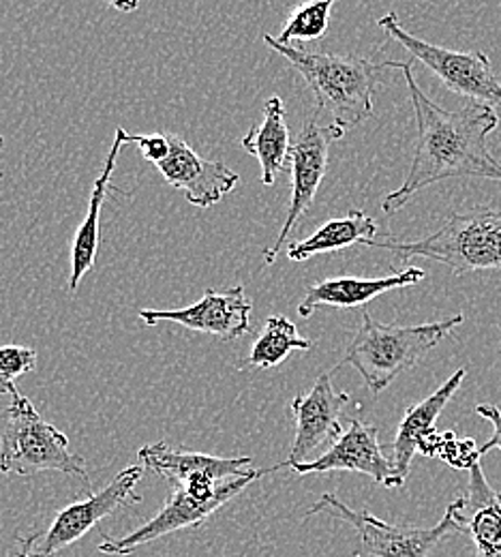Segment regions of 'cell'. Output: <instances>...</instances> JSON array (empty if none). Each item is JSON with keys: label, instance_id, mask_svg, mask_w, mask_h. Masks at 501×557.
<instances>
[{"label": "cell", "instance_id": "obj_10", "mask_svg": "<svg viewBox=\"0 0 501 557\" xmlns=\"http://www.w3.org/2000/svg\"><path fill=\"white\" fill-rule=\"evenodd\" d=\"M346 136L337 125H320L317 116H313L300 129L298 138L291 141L289 150V172H291V196L287 207L286 221L273 247L264 251V262L271 267L279 253L286 249L289 234L298 225L300 216L311 209L315 194L328 170V152L330 144Z\"/></svg>", "mask_w": 501, "mask_h": 557}, {"label": "cell", "instance_id": "obj_6", "mask_svg": "<svg viewBox=\"0 0 501 557\" xmlns=\"http://www.w3.org/2000/svg\"><path fill=\"white\" fill-rule=\"evenodd\" d=\"M326 512L350 523L359 536L354 557H429L430 552L450 534H461L463 525L456 519V504L446 508V515L433 528L394 525L381 521L368 510H354L335 493H324L306 512V517Z\"/></svg>", "mask_w": 501, "mask_h": 557}, {"label": "cell", "instance_id": "obj_25", "mask_svg": "<svg viewBox=\"0 0 501 557\" xmlns=\"http://www.w3.org/2000/svg\"><path fill=\"white\" fill-rule=\"evenodd\" d=\"M127 144H136L140 148L143 159L152 165L161 163L170 152V138L163 134H152V136H129L127 134Z\"/></svg>", "mask_w": 501, "mask_h": 557}, {"label": "cell", "instance_id": "obj_8", "mask_svg": "<svg viewBox=\"0 0 501 557\" xmlns=\"http://www.w3.org/2000/svg\"><path fill=\"white\" fill-rule=\"evenodd\" d=\"M268 472L271 470H253L245 476H238L218 485L213 491L172 487V493L167 495L163 508L148 523H143L123 539H112L105 534L99 545V552L105 556H131L136 549H140L152 541H159L167 534L189 530V528H200L223 504H227L231 497L242 493L253 481H258Z\"/></svg>", "mask_w": 501, "mask_h": 557}, {"label": "cell", "instance_id": "obj_16", "mask_svg": "<svg viewBox=\"0 0 501 557\" xmlns=\"http://www.w3.org/2000/svg\"><path fill=\"white\" fill-rule=\"evenodd\" d=\"M427 278V273L418 267H408L401 273L388 275V277L364 278V277H333L317 281L306 287L304 298L298 305L300 318H311L315 309L320 307H339V309H352L362 307L368 300L392 292L401 287L418 285Z\"/></svg>", "mask_w": 501, "mask_h": 557}, {"label": "cell", "instance_id": "obj_24", "mask_svg": "<svg viewBox=\"0 0 501 557\" xmlns=\"http://www.w3.org/2000/svg\"><path fill=\"white\" fill-rule=\"evenodd\" d=\"M37 351L24 346H0V395H17L15 380L35 371Z\"/></svg>", "mask_w": 501, "mask_h": 557}, {"label": "cell", "instance_id": "obj_12", "mask_svg": "<svg viewBox=\"0 0 501 557\" xmlns=\"http://www.w3.org/2000/svg\"><path fill=\"white\" fill-rule=\"evenodd\" d=\"M143 470L165 479L172 487L213 488L253 472L251 457H215L204 453H191L185 448H174L167 442H156L142 446L138 453Z\"/></svg>", "mask_w": 501, "mask_h": 557}, {"label": "cell", "instance_id": "obj_27", "mask_svg": "<svg viewBox=\"0 0 501 557\" xmlns=\"http://www.w3.org/2000/svg\"><path fill=\"white\" fill-rule=\"evenodd\" d=\"M103 2L121 13H134L140 9V0H103Z\"/></svg>", "mask_w": 501, "mask_h": 557}, {"label": "cell", "instance_id": "obj_1", "mask_svg": "<svg viewBox=\"0 0 501 557\" xmlns=\"http://www.w3.org/2000/svg\"><path fill=\"white\" fill-rule=\"evenodd\" d=\"M386 67L403 71L416 114L418 138L403 185L384 198L381 210L394 214L416 198L418 191L441 181L487 178L501 183V163L487 146V138L500 125L498 114L485 103L446 112L423 92L412 63L386 61Z\"/></svg>", "mask_w": 501, "mask_h": 557}, {"label": "cell", "instance_id": "obj_5", "mask_svg": "<svg viewBox=\"0 0 501 557\" xmlns=\"http://www.w3.org/2000/svg\"><path fill=\"white\" fill-rule=\"evenodd\" d=\"M0 472L30 476L39 472H63L77 476L90 487L86 463L70 450L63 431L37 412L30 399L20 393L11 397L0 435Z\"/></svg>", "mask_w": 501, "mask_h": 557}, {"label": "cell", "instance_id": "obj_22", "mask_svg": "<svg viewBox=\"0 0 501 557\" xmlns=\"http://www.w3.org/2000/svg\"><path fill=\"white\" fill-rule=\"evenodd\" d=\"M311 348L313 344L298 333L296 324L286 315H271L253 342L247 364L255 369H275L291 351H309Z\"/></svg>", "mask_w": 501, "mask_h": 557}, {"label": "cell", "instance_id": "obj_14", "mask_svg": "<svg viewBox=\"0 0 501 557\" xmlns=\"http://www.w3.org/2000/svg\"><path fill=\"white\" fill-rule=\"evenodd\" d=\"M251 311L253 300L247 298L245 285H236L225 292L206 289L202 300L185 309H140L138 318L146 326H154L159 322H176L189 331L218 337L221 342H234L251 331Z\"/></svg>", "mask_w": 501, "mask_h": 557}, {"label": "cell", "instance_id": "obj_17", "mask_svg": "<svg viewBox=\"0 0 501 557\" xmlns=\"http://www.w3.org/2000/svg\"><path fill=\"white\" fill-rule=\"evenodd\" d=\"M454 504L456 519L472 539L474 557H501V493L489 485L480 461L469 468L467 493Z\"/></svg>", "mask_w": 501, "mask_h": 557}, {"label": "cell", "instance_id": "obj_11", "mask_svg": "<svg viewBox=\"0 0 501 557\" xmlns=\"http://www.w3.org/2000/svg\"><path fill=\"white\" fill-rule=\"evenodd\" d=\"M296 474H328V472H359L388 488H401L405 481L397 474L392 459L384 455L379 444V431L375 424L350 420L333 446L313 461L291 468Z\"/></svg>", "mask_w": 501, "mask_h": 557}, {"label": "cell", "instance_id": "obj_19", "mask_svg": "<svg viewBox=\"0 0 501 557\" xmlns=\"http://www.w3.org/2000/svg\"><path fill=\"white\" fill-rule=\"evenodd\" d=\"M125 144H127V132L123 127H118L116 134H114V141L110 146L105 165H103L99 178L92 185L86 216L79 223V227L75 232V238H73L70 292H75L79 287V281L95 267V258H97V249H99V216H101V209H103L108 191H121L118 187L112 185V174L116 170L118 154H121V148Z\"/></svg>", "mask_w": 501, "mask_h": 557}, {"label": "cell", "instance_id": "obj_4", "mask_svg": "<svg viewBox=\"0 0 501 557\" xmlns=\"http://www.w3.org/2000/svg\"><path fill=\"white\" fill-rule=\"evenodd\" d=\"M463 320L465 318L456 313L441 322L399 326L381 324L373 320L368 311H362L359 333L348 346L341 364L356 367L368 391L373 395H379L401 373L414 369L430 349L437 348L439 342L450 335V331L461 326Z\"/></svg>", "mask_w": 501, "mask_h": 557}, {"label": "cell", "instance_id": "obj_21", "mask_svg": "<svg viewBox=\"0 0 501 557\" xmlns=\"http://www.w3.org/2000/svg\"><path fill=\"white\" fill-rule=\"evenodd\" d=\"M377 238V223L364 210H350L341 219H333L315 230L309 238L289 243L287 258L293 262H306L320 253H335L354 245H366Z\"/></svg>", "mask_w": 501, "mask_h": 557}, {"label": "cell", "instance_id": "obj_3", "mask_svg": "<svg viewBox=\"0 0 501 557\" xmlns=\"http://www.w3.org/2000/svg\"><path fill=\"white\" fill-rule=\"evenodd\" d=\"M364 247L384 249L408 262L427 258L465 275L474 271H501V209H474L452 214L437 232L421 240L373 238Z\"/></svg>", "mask_w": 501, "mask_h": 557}, {"label": "cell", "instance_id": "obj_23", "mask_svg": "<svg viewBox=\"0 0 501 557\" xmlns=\"http://www.w3.org/2000/svg\"><path fill=\"white\" fill-rule=\"evenodd\" d=\"M337 0H304L291 7L286 26L277 37L279 44L293 46V41H317L328 33L330 13Z\"/></svg>", "mask_w": 501, "mask_h": 557}, {"label": "cell", "instance_id": "obj_20", "mask_svg": "<svg viewBox=\"0 0 501 557\" xmlns=\"http://www.w3.org/2000/svg\"><path fill=\"white\" fill-rule=\"evenodd\" d=\"M240 144L251 157L258 159L262 168V183L266 187L275 185L277 176L289 170V150H291L286 106L281 97L275 95L264 103L262 125L253 127Z\"/></svg>", "mask_w": 501, "mask_h": 557}, {"label": "cell", "instance_id": "obj_9", "mask_svg": "<svg viewBox=\"0 0 501 557\" xmlns=\"http://www.w3.org/2000/svg\"><path fill=\"white\" fill-rule=\"evenodd\" d=\"M377 26L390 39L401 44L414 57V61H421L423 65H427L443 82V86L454 95L501 108V82L493 71L489 57L483 54L480 50L454 52V50L433 46L429 41H423L401 26L394 11L379 17Z\"/></svg>", "mask_w": 501, "mask_h": 557}, {"label": "cell", "instance_id": "obj_26", "mask_svg": "<svg viewBox=\"0 0 501 557\" xmlns=\"http://www.w3.org/2000/svg\"><path fill=\"white\" fill-rule=\"evenodd\" d=\"M476 414L478 417L485 418V420H489L491 424H493V435L489 437V442H485L480 448H478V457H483V455H487V453H491V450H501V410L498 406H478L476 408Z\"/></svg>", "mask_w": 501, "mask_h": 557}, {"label": "cell", "instance_id": "obj_28", "mask_svg": "<svg viewBox=\"0 0 501 557\" xmlns=\"http://www.w3.org/2000/svg\"><path fill=\"white\" fill-rule=\"evenodd\" d=\"M2 146H4V138H2V136H0V148H2ZM2 176H4V172H2V170H0V181H2Z\"/></svg>", "mask_w": 501, "mask_h": 557}, {"label": "cell", "instance_id": "obj_18", "mask_svg": "<svg viewBox=\"0 0 501 557\" xmlns=\"http://www.w3.org/2000/svg\"><path fill=\"white\" fill-rule=\"evenodd\" d=\"M465 375H467L465 367L456 369L435 393H430L427 399H423L421 404L412 406L405 412V417L397 429V437L392 442V463L397 468V474L403 481L412 470V461L416 453H421V448L437 435L435 422L443 412V408L452 401V397L459 393V388L463 386Z\"/></svg>", "mask_w": 501, "mask_h": 557}, {"label": "cell", "instance_id": "obj_2", "mask_svg": "<svg viewBox=\"0 0 501 557\" xmlns=\"http://www.w3.org/2000/svg\"><path fill=\"white\" fill-rule=\"evenodd\" d=\"M264 44L281 54L298 71L315 97L317 112H326L333 125L348 132L373 116V95L381 82L386 63H373L350 54L306 52L262 35Z\"/></svg>", "mask_w": 501, "mask_h": 557}, {"label": "cell", "instance_id": "obj_13", "mask_svg": "<svg viewBox=\"0 0 501 557\" xmlns=\"http://www.w3.org/2000/svg\"><path fill=\"white\" fill-rule=\"evenodd\" d=\"M352 404L350 393H337L330 382V373H322L311 393L296 397L289 408L296 420V435L289 448V457L284 463L275 466L273 472L281 468H293L306 463L309 457L324 444H333L341 433V417Z\"/></svg>", "mask_w": 501, "mask_h": 557}, {"label": "cell", "instance_id": "obj_15", "mask_svg": "<svg viewBox=\"0 0 501 557\" xmlns=\"http://www.w3.org/2000/svg\"><path fill=\"white\" fill-rule=\"evenodd\" d=\"M170 152L154 168L163 178L178 191L185 194L187 202L198 209H211L221 202L234 187L240 176L221 161H211L200 157L185 139L176 134H167Z\"/></svg>", "mask_w": 501, "mask_h": 557}, {"label": "cell", "instance_id": "obj_7", "mask_svg": "<svg viewBox=\"0 0 501 557\" xmlns=\"http://www.w3.org/2000/svg\"><path fill=\"white\" fill-rule=\"evenodd\" d=\"M142 476L143 466H129L101 491H88L86 497L63 508L46 530L22 536L15 557L59 556L118 508L140 504L138 485Z\"/></svg>", "mask_w": 501, "mask_h": 557}]
</instances>
